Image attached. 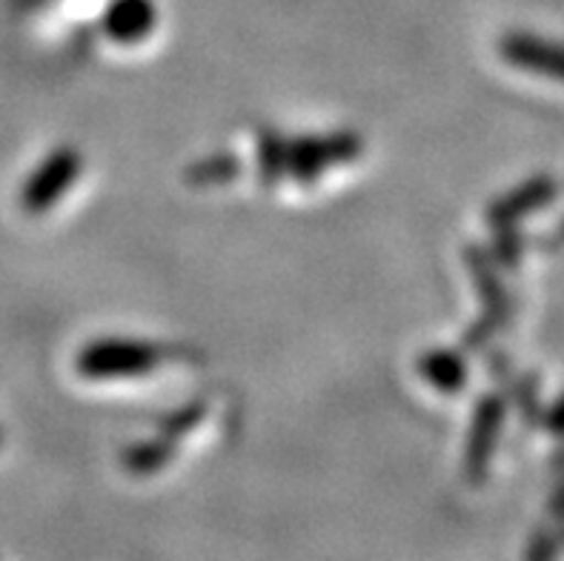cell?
<instances>
[{"mask_svg":"<svg viewBox=\"0 0 564 561\" xmlns=\"http://www.w3.org/2000/svg\"><path fill=\"white\" fill-rule=\"evenodd\" d=\"M164 362V349L150 342H132V338H100V342L86 344L78 353V373L93 381H107V378L143 376L155 370Z\"/></svg>","mask_w":564,"mask_h":561,"instance_id":"1","label":"cell"},{"mask_svg":"<svg viewBox=\"0 0 564 561\" xmlns=\"http://www.w3.org/2000/svg\"><path fill=\"white\" fill-rule=\"evenodd\" d=\"M361 155V138L356 132H333V136H301L290 141L286 179L295 184H313L329 166L350 164Z\"/></svg>","mask_w":564,"mask_h":561,"instance_id":"2","label":"cell"},{"mask_svg":"<svg viewBox=\"0 0 564 561\" xmlns=\"http://www.w3.org/2000/svg\"><path fill=\"white\" fill-rule=\"evenodd\" d=\"M84 170V158L75 147H57L32 170L21 190V206L29 215L50 213L57 201L75 186Z\"/></svg>","mask_w":564,"mask_h":561,"instance_id":"3","label":"cell"},{"mask_svg":"<svg viewBox=\"0 0 564 561\" xmlns=\"http://www.w3.org/2000/svg\"><path fill=\"white\" fill-rule=\"evenodd\" d=\"M465 261L473 281H476V292H479V299L485 301V315H481L476 324H470L465 333V347L476 349L481 347V344H487V338L508 321L510 299L508 292H505V287H501L499 263H496V258L481 252L479 247H467Z\"/></svg>","mask_w":564,"mask_h":561,"instance_id":"4","label":"cell"},{"mask_svg":"<svg viewBox=\"0 0 564 561\" xmlns=\"http://www.w3.org/2000/svg\"><path fill=\"white\" fill-rule=\"evenodd\" d=\"M505 410H508V401L499 392H487L479 404H476L465 453V476L470 484H481L487 478V467H490V458L496 453V441H499Z\"/></svg>","mask_w":564,"mask_h":561,"instance_id":"5","label":"cell"},{"mask_svg":"<svg viewBox=\"0 0 564 561\" xmlns=\"http://www.w3.org/2000/svg\"><path fill=\"white\" fill-rule=\"evenodd\" d=\"M499 52L516 69L564 80V43L542 41V37L528 35V32H510V35L501 37Z\"/></svg>","mask_w":564,"mask_h":561,"instance_id":"6","label":"cell"},{"mask_svg":"<svg viewBox=\"0 0 564 561\" xmlns=\"http://www.w3.org/2000/svg\"><path fill=\"white\" fill-rule=\"evenodd\" d=\"M553 195H556V181L547 179V175L530 179L528 184L516 186L513 192L501 195L499 201L490 204V209H487V224L494 229L513 227L519 218L530 215L533 209H539V206L551 204Z\"/></svg>","mask_w":564,"mask_h":561,"instance_id":"7","label":"cell"},{"mask_svg":"<svg viewBox=\"0 0 564 561\" xmlns=\"http://www.w3.org/2000/svg\"><path fill=\"white\" fill-rule=\"evenodd\" d=\"M158 23L152 0H112L104 12V32L115 43H141L150 37Z\"/></svg>","mask_w":564,"mask_h":561,"instance_id":"8","label":"cell"},{"mask_svg":"<svg viewBox=\"0 0 564 561\" xmlns=\"http://www.w3.org/2000/svg\"><path fill=\"white\" fill-rule=\"evenodd\" d=\"M419 376L444 396H453L467 387V364L456 349H427L419 358Z\"/></svg>","mask_w":564,"mask_h":561,"instance_id":"9","label":"cell"},{"mask_svg":"<svg viewBox=\"0 0 564 561\" xmlns=\"http://www.w3.org/2000/svg\"><path fill=\"white\" fill-rule=\"evenodd\" d=\"M286 161H290V141L281 138L275 129H261L258 132V175H261V184L275 186L279 181H284Z\"/></svg>","mask_w":564,"mask_h":561,"instance_id":"10","label":"cell"},{"mask_svg":"<svg viewBox=\"0 0 564 561\" xmlns=\"http://www.w3.org/2000/svg\"><path fill=\"white\" fill-rule=\"evenodd\" d=\"M175 441L161 435V439H150V441H138L132 447L123 450V467L132 476H152L158 470H164L166 464L172 462V455H175V447H172Z\"/></svg>","mask_w":564,"mask_h":561,"instance_id":"11","label":"cell"},{"mask_svg":"<svg viewBox=\"0 0 564 561\" xmlns=\"http://www.w3.org/2000/svg\"><path fill=\"white\" fill-rule=\"evenodd\" d=\"M241 175V161L236 155H209L195 161L193 166H186L184 181L189 186H218L229 184Z\"/></svg>","mask_w":564,"mask_h":561,"instance_id":"12","label":"cell"},{"mask_svg":"<svg viewBox=\"0 0 564 561\" xmlns=\"http://www.w3.org/2000/svg\"><path fill=\"white\" fill-rule=\"evenodd\" d=\"M207 412L209 410L204 401H193V404L178 407V410H172L170 416L161 421V435H166V439H172V441H178L181 435L193 433L195 427L207 419Z\"/></svg>","mask_w":564,"mask_h":561,"instance_id":"13","label":"cell"},{"mask_svg":"<svg viewBox=\"0 0 564 561\" xmlns=\"http://www.w3.org/2000/svg\"><path fill=\"white\" fill-rule=\"evenodd\" d=\"M496 233V263H505V267H516L519 256H522V244L516 238L513 227H499Z\"/></svg>","mask_w":564,"mask_h":561,"instance_id":"14","label":"cell"},{"mask_svg":"<svg viewBox=\"0 0 564 561\" xmlns=\"http://www.w3.org/2000/svg\"><path fill=\"white\" fill-rule=\"evenodd\" d=\"M544 427H551L553 433H564V396L562 401L551 407V412L544 416Z\"/></svg>","mask_w":564,"mask_h":561,"instance_id":"15","label":"cell"},{"mask_svg":"<svg viewBox=\"0 0 564 561\" xmlns=\"http://www.w3.org/2000/svg\"><path fill=\"white\" fill-rule=\"evenodd\" d=\"M556 510H564V490L558 493V498H556Z\"/></svg>","mask_w":564,"mask_h":561,"instance_id":"16","label":"cell"},{"mask_svg":"<svg viewBox=\"0 0 564 561\" xmlns=\"http://www.w3.org/2000/svg\"><path fill=\"white\" fill-rule=\"evenodd\" d=\"M556 238H558V241H564V220H562V227H558V233H556Z\"/></svg>","mask_w":564,"mask_h":561,"instance_id":"17","label":"cell"},{"mask_svg":"<svg viewBox=\"0 0 564 561\" xmlns=\"http://www.w3.org/2000/svg\"><path fill=\"white\" fill-rule=\"evenodd\" d=\"M0 444H3V430H0Z\"/></svg>","mask_w":564,"mask_h":561,"instance_id":"18","label":"cell"}]
</instances>
